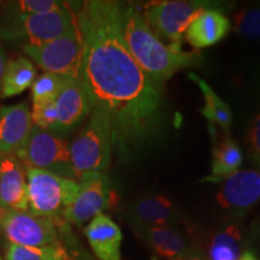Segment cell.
<instances>
[{"instance_id":"1","label":"cell","mask_w":260,"mask_h":260,"mask_svg":"<svg viewBox=\"0 0 260 260\" xmlns=\"http://www.w3.org/2000/svg\"><path fill=\"white\" fill-rule=\"evenodd\" d=\"M121 10V3L89 0L80 6L76 22L82 39L80 80L94 109L109 117L113 146L125 149L155 129L161 102L160 88L126 47Z\"/></svg>"},{"instance_id":"2","label":"cell","mask_w":260,"mask_h":260,"mask_svg":"<svg viewBox=\"0 0 260 260\" xmlns=\"http://www.w3.org/2000/svg\"><path fill=\"white\" fill-rule=\"evenodd\" d=\"M121 23L130 54L159 88L176 71L195 64L193 54L162 44L136 6L122 4Z\"/></svg>"},{"instance_id":"3","label":"cell","mask_w":260,"mask_h":260,"mask_svg":"<svg viewBox=\"0 0 260 260\" xmlns=\"http://www.w3.org/2000/svg\"><path fill=\"white\" fill-rule=\"evenodd\" d=\"M113 148L112 129L106 113L98 109L70 145V155L77 181L84 175L103 174L109 168Z\"/></svg>"},{"instance_id":"4","label":"cell","mask_w":260,"mask_h":260,"mask_svg":"<svg viewBox=\"0 0 260 260\" xmlns=\"http://www.w3.org/2000/svg\"><path fill=\"white\" fill-rule=\"evenodd\" d=\"M76 14L65 5L47 14L11 17L0 30V37L23 45L47 44L76 27Z\"/></svg>"},{"instance_id":"5","label":"cell","mask_w":260,"mask_h":260,"mask_svg":"<svg viewBox=\"0 0 260 260\" xmlns=\"http://www.w3.org/2000/svg\"><path fill=\"white\" fill-rule=\"evenodd\" d=\"M25 168V167H24ZM28 212L53 218L63 213L79 189V182L39 169L25 168Z\"/></svg>"},{"instance_id":"6","label":"cell","mask_w":260,"mask_h":260,"mask_svg":"<svg viewBox=\"0 0 260 260\" xmlns=\"http://www.w3.org/2000/svg\"><path fill=\"white\" fill-rule=\"evenodd\" d=\"M18 159L25 168L39 169L77 181L71 162L69 142L51 130L32 125L27 145Z\"/></svg>"},{"instance_id":"7","label":"cell","mask_w":260,"mask_h":260,"mask_svg":"<svg viewBox=\"0 0 260 260\" xmlns=\"http://www.w3.org/2000/svg\"><path fill=\"white\" fill-rule=\"evenodd\" d=\"M22 51L45 73L80 79L82 65V39L77 24L64 35L47 44L39 46L23 45Z\"/></svg>"},{"instance_id":"8","label":"cell","mask_w":260,"mask_h":260,"mask_svg":"<svg viewBox=\"0 0 260 260\" xmlns=\"http://www.w3.org/2000/svg\"><path fill=\"white\" fill-rule=\"evenodd\" d=\"M209 9L204 2H158L146 6L144 17L157 37L168 40L169 46L181 48L183 34L200 12Z\"/></svg>"},{"instance_id":"9","label":"cell","mask_w":260,"mask_h":260,"mask_svg":"<svg viewBox=\"0 0 260 260\" xmlns=\"http://www.w3.org/2000/svg\"><path fill=\"white\" fill-rule=\"evenodd\" d=\"M79 189L73 201L65 207L63 216L71 224H83L111 206L112 190L104 174L84 175L79 181Z\"/></svg>"},{"instance_id":"10","label":"cell","mask_w":260,"mask_h":260,"mask_svg":"<svg viewBox=\"0 0 260 260\" xmlns=\"http://www.w3.org/2000/svg\"><path fill=\"white\" fill-rule=\"evenodd\" d=\"M0 226L10 243L24 247L58 245V235L53 220L34 216L30 212L5 210Z\"/></svg>"},{"instance_id":"11","label":"cell","mask_w":260,"mask_h":260,"mask_svg":"<svg viewBox=\"0 0 260 260\" xmlns=\"http://www.w3.org/2000/svg\"><path fill=\"white\" fill-rule=\"evenodd\" d=\"M57 110V134H67L79 125L93 111L94 106L86 87L80 79L68 77L63 88L58 94Z\"/></svg>"},{"instance_id":"12","label":"cell","mask_w":260,"mask_h":260,"mask_svg":"<svg viewBox=\"0 0 260 260\" xmlns=\"http://www.w3.org/2000/svg\"><path fill=\"white\" fill-rule=\"evenodd\" d=\"M32 128L27 103L0 106V154L19 157Z\"/></svg>"},{"instance_id":"13","label":"cell","mask_w":260,"mask_h":260,"mask_svg":"<svg viewBox=\"0 0 260 260\" xmlns=\"http://www.w3.org/2000/svg\"><path fill=\"white\" fill-rule=\"evenodd\" d=\"M217 203L223 209L243 211L260 200V170H239L222 182Z\"/></svg>"},{"instance_id":"14","label":"cell","mask_w":260,"mask_h":260,"mask_svg":"<svg viewBox=\"0 0 260 260\" xmlns=\"http://www.w3.org/2000/svg\"><path fill=\"white\" fill-rule=\"evenodd\" d=\"M0 205L5 210L28 212L25 168L14 154H0Z\"/></svg>"},{"instance_id":"15","label":"cell","mask_w":260,"mask_h":260,"mask_svg":"<svg viewBox=\"0 0 260 260\" xmlns=\"http://www.w3.org/2000/svg\"><path fill=\"white\" fill-rule=\"evenodd\" d=\"M84 233L98 259L121 260L122 232L109 216L98 214L90 220Z\"/></svg>"},{"instance_id":"16","label":"cell","mask_w":260,"mask_h":260,"mask_svg":"<svg viewBox=\"0 0 260 260\" xmlns=\"http://www.w3.org/2000/svg\"><path fill=\"white\" fill-rule=\"evenodd\" d=\"M232 24L222 12L206 9L193 19L186 30V39L195 48L213 46L223 40L229 32Z\"/></svg>"},{"instance_id":"17","label":"cell","mask_w":260,"mask_h":260,"mask_svg":"<svg viewBox=\"0 0 260 260\" xmlns=\"http://www.w3.org/2000/svg\"><path fill=\"white\" fill-rule=\"evenodd\" d=\"M138 230L140 236L144 237L148 246L160 258L174 260L195 253L186 235L177 228L167 225L140 228Z\"/></svg>"},{"instance_id":"18","label":"cell","mask_w":260,"mask_h":260,"mask_svg":"<svg viewBox=\"0 0 260 260\" xmlns=\"http://www.w3.org/2000/svg\"><path fill=\"white\" fill-rule=\"evenodd\" d=\"M177 218L174 204L162 195L142 198L130 207V219L136 229L167 226Z\"/></svg>"},{"instance_id":"19","label":"cell","mask_w":260,"mask_h":260,"mask_svg":"<svg viewBox=\"0 0 260 260\" xmlns=\"http://www.w3.org/2000/svg\"><path fill=\"white\" fill-rule=\"evenodd\" d=\"M35 79L37 69L30 59L21 56L10 58L5 63L0 94L3 98L19 95L32 86Z\"/></svg>"},{"instance_id":"20","label":"cell","mask_w":260,"mask_h":260,"mask_svg":"<svg viewBox=\"0 0 260 260\" xmlns=\"http://www.w3.org/2000/svg\"><path fill=\"white\" fill-rule=\"evenodd\" d=\"M243 160L241 149L229 138L220 140L214 146L211 174L204 182H223L234 172L239 171Z\"/></svg>"},{"instance_id":"21","label":"cell","mask_w":260,"mask_h":260,"mask_svg":"<svg viewBox=\"0 0 260 260\" xmlns=\"http://www.w3.org/2000/svg\"><path fill=\"white\" fill-rule=\"evenodd\" d=\"M189 79L198 84L204 96L205 106L201 110V112H203L205 118L212 124L220 126L225 133L229 132L230 124L233 121V115L229 105L223 99H220L217 95V93L211 88L210 84L198 75L190 73Z\"/></svg>"},{"instance_id":"22","label":"cell","mask_w":260,"mask_h":260,"mask_svg":"<svg viewBox=\"0 0 260 260\" xmlns=\"http://www.w3.org/2000/svg\"><path fill=\"white\" fill-rule=\"evenodd\" d=\"M242 254V234L237 225H228L212 237L209 260H239Z\"/></svg>"},{"instance_id":"23","label":"cell","mask_w":260,"mask_h":260,"mask_svg":"<svg viewBox=\"0 0 260 260\" xmlns=\"http://www.w3.org/2000/svg\"><path fill=\"white\" fill-rule=\"evenodd\" d=\"M6 260H71L67 251L59 245L45 247L6 246Z\"/></svg>"},{"instance_id":"24","label":"cell","mask_w":260,"mask_h":260,"mask_svg":"<svg viewBox=\"0 0 260 260\" xmlns=\"http://www.w3.org/2000/svg\"><path fill=\"white\" fill-rule=\"evenodd\" d=\"M67 79V76L50 73H44L37 77L31 86L32 106L56 102Z\"/></svg>"},{"instance_id":"25","label":"cell","mask_w":260,"mask_h":260,"mask_svg":"<svg viewBox=\"0 0 260 260\" xmlns=\"http://www.w3.org/2000/svg\"><path fill=\"white\" fill-rule=\"evenodd\" d=\"M65 5L67 3L57 2V0H17V2L6 3L5 10L8 18H11L47 14L59 10Z\"/></svg>"},{"instance_id":"26","label":"cell","mask_w":260,"mask_h":260,"mask_svg":"<svg viewBox=\"0 0 260 260\" xmlns=\"http://www.w3.org/2000/svg\"><path fill=\"white\" fill-rule=\"evenodd\" d=\"M234 29L247 40L260 41V4L239 10L234 16Z\"/></svg>"},{"instance_id":"27","label":"cell","mask_w":260,"mask_h":260,"mask_svg":"<svg viewBox=\"0 0 260 260\" xmlns=\"http://www.w3.org/2000/svg\"><path fill=\"white\" fill-rule=\"evenodd\" d=\"M32 125L45 130L56 132L57 128V110L54 102L44 104V105L32 106L31 111Z\"/></svg>"},{"instance_id":"28","label":"cell","mask_w":260,"mask_h":260,"mask_svg":"<svg viewBox=\"0 0 260 260\" xmlns=\"http://www.w3.org/2000/svg\"><path fill=\"white\" fill-rule=\"evenodd\" d=\"M248 141L251 146V153L253 159L260 165V113L255 117L249 129Z\"/></svg>"},{"instance_id":"29","label":"cell","mask_w":260,"mask_h":260,"mask_svg":"<svg viewBox=\"0 0 260 260\" xmlns=\"http://www.w3.org/2000/svg\"><path fill=\"white\" fill-rule=\"evenodd\" d=\"M5 56L3 48L0 46V88H2V80H3V74H4V68H5Z\"/></svg>"},{"instance_id":"30","label":"cell","mask_w":260,"mask_h":260,"mask_svg":"<svg viewBox=\"0 0 260 260\" xmlns=\"http://www.w3.org/2000/svg\"><path fill=\"white\" fill-rule=\"evenodd\" d=\"M239 260H258V259H256V256L253 254L251 251H246L242 253Z\"/></svg>"},{"instance_id":"31","label":"cell","mask_w":260,"mask_h":260,"mask_svg":"<svg viewBox=\"0 0 260 260\" xmlns=\"http://www.w3.org/2000/svg\"><path fill=\"white\" fill-rule=\"evenodd\" d=\"M174 260H204L201 256L197 255L194 253V254H190V255H186V256H181V258H177V259H174Z\"/></svg>"},{"instance_id":"32","label":"cell","mask_w":260,"mask_h":260,"mask_svg":"<svg viewBox=\"0 0 260 260\" xmlns=\"http://www.w3.org/2000/svg\"><path fill=\"white\" fill-rule=\"evenodd\" d=\"M4 212H5V209H2V207H0V218H2V217H3V214H4Z\"/></svg>"},{"instance_id":"33","label":"cell","mask_w":260,"mask_h":260,"mask_svg":"<svg viewBox=\"0 0 260 260\" xmlns=\"http://www.w3.org/2000/svg\"><path fill=\"white\" fill-rule=\"evenodd\" d=\"M0 207H2V205H0ZM2 209H3V207H2Z\"/></svg>"},{"instance_id":"34","label":"cell","mask_w":260,"mask_h":260,"mask_svg":"<svg viewBox=\"0 0 260 260\" xmlns=\"http://www.w3.org/2000/svg\"><path fill=\"white\" fill-rule=\"evenodd\" d=\"M0 260H2V256H0Z\"/></svg>"}]
</instances>
